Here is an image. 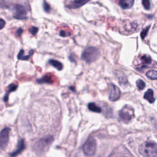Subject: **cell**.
I'll list each match as a JSON object with an SVG mask.
<instances>
[{"label": "cell", "instance_id": "cell-1", "mask_svg": "<svg viewBox=\"0 0 157 157\" xmlns=\"http://www.w3.org/2000/svg\"><path fill=\"white\" fill-rule=\"evenodd\" d=\"M54 140L52 136H47L38 140L34 145L33 149L38 155H42L46 153Z\"/></svg>", "mask_w": 157, "mask_h": 157}, {"label": "cell", "instance_id": "cell-2", "mask_svg": "<svg viewBox=\"0 0 157 157\" xmlns=\"http://www.w3.org/2000/svg\"><path fill=\"white\" fill-rule=\"evenodd\" d=\"M139 151L144 156H157V145L154 141H147L140 145Z\"/></svg>", "mask_w": 157, "mask_h": 157}, {"label": "cell", "instance_id": "cell-3", "mask_svg": "<svg viewBox=\"0 0 157 157\" xmlns=\"http://www.w3.org/2000/svg\"><path fill=\"white\" fill-rule=\"evenodd\" d=\"M99 56V50L94 47H89L85 48L82 54V59L87 63L95 61Z\"/></svg>", "mask_w": 157, "mask_h": 157}, {"label": "cell", "instance_id": "cell-4", "mask_svg": "<svg viewBox=\"0 0 157 157\" xmlns=\"http://www.w3.org/2000/svg\"><path fill=\"white\" fill-rule=\"evenodd\" d=\"M134 117V109L129 105H125L119 111L120 120L125 123H129Z\"/></svg>", "mask_w": 157, "mask_h": 157}, {"label": "cell", "instance_id": "cell-5", "mask_svg": "<svg viewBox=\"0 0 157 157\" xmlns=\"http://www.w3.org/2000/svg\"><path fill=\"white\" fill-rule=\"evenodd\" d=\"M82 150L86 156H93L96 150V141L93 137H90L82 146Z\"/></svg>", "mask_w": 157, "mask_h": 157}, {"label": "cell", "instance_id": "cell-6", "mask_svg": "<svg viewBox=\"0 0 157 157\" xmlns=\"http://www.w3.org/2000/svg\"><path fill=\"white\" fill-rule=\"evenodd\" d=\"M13 16L18 20H25L27 18V11L24 6L16 4L13 7Z\"/></svg>", "mask_w": 157, "mask_h": 157}, {"label": "cell", "instance_id": "cell-7", "mask_svg": "<svg viewBox=\"0 0 157 157\" xmlns=\"http://www.w3.org/2000/svg\"><path fill=\"white\" fill-rule=\"evenodd\" d=\"M10 130V128L6 127L0 132V148L2 150H4L8 145Z\"/></svg>", "mask_w": 157, "mask_h": 157}, {"label": "cell", "instance_id": "cell-8", "mask_svg": "<svg viewBox=\"0 0 157 157\" xmlns=\"http://www.w3.org/2000/svg\"><path fill=\"white\" fill-rule=\"evenodd\" d=\"M121 92L120 89L113 83H110V93L109 94V100L110 101H116L120 97Z\"/></svg>", "mask_w": 157, "mask_h": 157}, {"label": "cell", "instance_id": "cell-9", "mask_svg": "<svg viewBox=\"0 0 157 157\" xmlns=\"http://www.w3.org/2000/svg\"><path fill=\"white\" fill-rule=\"evenodd\" d=\"M90 0H67L66 6L69 9H77L85 4Z\"/></svg>", "mask_w": 157, "mask_h": 157}, {"label": "cell", "instance_id": "cell-10", "mask_svg": "<svg viewBox=\"0 0 157 157\" xmlns=\"http://www.w3.org/2000/svg\"><path fill=\"white\" fill-rule=\"evenodd\" d=\"M25 148V141L23 139H20V140L18 141V144H17V149L12 152L10 154V156H17L19 154H20Z\"/></svg>", "mask_w": 157, "mask_h": 157}, {"label": "cell", "instance_id": "cell-11", "mask_svg": "<svg viewBox=\"0 0 157 157\" xmlns=\"http://www.w3.org/2000/svg\"><path fill=\"white\" fill-rule=\"evenodd\" d=\"M118 5L123 9H129L132 7L134 0H117Z\"/></svg>", "mask_w": 157, "mask_h": 157}, {"label": "cell", "instance_id": "cell-12", "mask_svg": "<svg viewBox=\"0 0 157 157\" xmlns=\"http://www.w3.org/2000/svg\"><path fill=\"white\" fill-rule=\"evenodd\" d=\"M140 60L142 61V66L140 67H138L137 68V70H139L140 69H143L147 67V66L149 64H150L151 63V58L149 55H143L141 58Z\"/></svg>", "mask_w": 157, "mask_h": 157}, {"label": "cell", "instance_id": "cell-13", "mask_svg": "<svg viewBox=\"0 0 157 157\" xmlns=\"http://www.w3.org/2000/svg\"><path fill=\"white\" fill-rule=\"evenodd\" d=\"M17 88H18V85H17L15 83H11L10 85L8 86L7 91L5 96L3 98V100L4 102H7L8 101L9 94L11 92H13V91H15V90H17Z\"/></svg>", "mask_w": 157, "mask_h": 157}, {"label": "cell", "instance_id": "cell-14", "mask_svg": "<svg viewBox=\"0 0 157 157\" xmlns=\"http://www.w3.org/2000/svg\"><path fill=\"white\" fill-rule=\"evenodd\" d=\"M144 98L145 99L147 100L150 103L152 104L155 102V99L154 98V93L153 91L151 89H148L144 94Z\"/></svg>", "mask_w": 157, "mask_h": 157}, {"label": "cell", "instance_id": "cell-15", "mask_svg": "<svg viewBox=\"0 0 157 157\" xmlns=\"http://www.w3.org/2000/svg\"><path fill=\"white\" fill-rule=\"evenodd\" d=\"M33 52H34V50H31L29 51V54L28 55H24V50L21 49V50H20V52H19V53L18 54L17 58L20 60H28V59H29V57L32 55Z\"/></svg>", "mask_w": 157, "mask_h": 157}, {"label": "cell", "instance_id": "cell-16", "mask_svg": "<svg viewBox=\"0 0 157 157\" xmlns=\"http://www.w3.org/2000/svg\"><path fill=\"white\" fill-rule=\"evenodd\" d=\"M88 109L91 111V112H96V113H101V109L98 107L95 103L94 102H90L88 104Z\"/></svg>", "mask_w": 157, "mask_h": 157}, {"label": "cell", "instance_id": "cell-17", "mask_svg": "<svg viewBox=\"0 0 157 157\" xmlns=\"http://www.w3.org/2000/svg\"><path fill=\"white\" fill-rule=\"evenodd\" d=\"M49 63L53 66L54 67H55L57 70L58 71H61L62 70V69L63 68V66L62 64V63L57 60L55 59H50L49 60Z\"/></svg>", "mask_w": 157, "mask_h": 157}, {"label": "cell", "instance_id": "cell-18", "mask_svg": "<svg viewBox=\"0 0 157 157\" xmlns=\"http://www.w3.org/2000/svg\"><path fill=\"white\" fill-rule=\"evenodd\" d=\"M37 82L39 83H52V78L50 77L49 75H46L44 76L42 78L38 79Z\"/></svg>", "mask_w": 157, "mask_h": 157}, {"label": "cell", "instance_id": "cell-19", "mask_svg": "<svg viewBox=\"0 0 157 157\" xmlns=\"http://www.w3.org/2000/svg\"><path fill=\"white\" fill-rule=\"evenodd\" d=\"M146 76L151 80H156L157 78V72L155 70H150L146 73Z\"/></svg>", "mask_w": 157, "mask_h": 157}, {"label": "cell", "instance_id": "cell-20", "mask_svg": "<svg viewBox=\"0 0 157 157\" xmlns=\"http://www.w3.org/2000/svg\"><path fill=\"white\" fill-rule=\"evenodd\" d=\"M136 86H137L139 90H142L145 87V82L142 80L139 79L136 82Z\"/></svg>", "mask_w": 157, "mask_h": 157}, {"label": "cell", "instance_id": "cell-21", "mask_svg": "<svg viewBox=\"0 0 157 157\" xmlns=\"http://www.w3.org/2000/svg\"><path fill=\"white\" fill-rule=\"evenodd\" d=\"M142 4L146 10H149L151 7L150 0H142Z\"/></svg>", "mask_w": 157, "mask_h": 157}, {"label": "cell", "instance_id": "cell-22", "mask_svg": "<svg viewBox=\"0 0 157 157\" xmlns=\"http://www.w3.org/2000/svg\"><path fill=\"white\" fill-rule=\"evenodd\" d=\"M150 26H148L146 27L145 29H144L141 31V33H140V37H141L142 39H144L145 37H146V36L147 35L148 31V30H149V29H150Z\"/></svg>", "mask_w": 157, "mask_h": 157}, {"label": "cell", "instance_id": "cell-23", "mask_svg": "<svg viewBox=\"0 0 157 157\" xmlns=\"http://www.w3.org/2000/svg\"><path fill=\"white\" fill-rule=\"evenodd\" d=\"M43 7H44V10L45 12H49L51 10L50 6V5L46 2V1H44L43 2Z\"/></svg>", "mask_w": 157, "mask_h": 157}, {"label": "cell", "instance_id": "cell-24", "mask_svg": "<svg viewBox=\"0 0 157 157\" xmlns=\"http://www.w3.org/2000/svg\"><path fill=\"white\" fill-rule=\"evenodd\" d=\"M38 30H39L38 28L35 27V26H32V27H31V28L29 29V32H30L31 34H33V35H35V34L38 32Z\"/></svg>", "mask_w": 157, "mask_h": 157}, {"label": "cell", "instance_id": "cell-25", "mask_svg": "<svg viewBox=\"0 0 157 157\" xmlns=\"http://www.w3.org/2000/svg\"><path fill=\"white\" fill-rule=\"evenodd\" d=\"M70 34L69 33H66V32L64 30H61L59 32V36L62 37H66L67 36H69Z\"/></svg>", "mask_w": 157, "mask_h": 157}, {"label": "cell", "instance_id": "cell-26", "mask_svg": "<svg viewBox=\"0 0 157 157\" xmlns=\"http://www.w3.org/2000/svg\"><path fill=\"white\" fill-rule=\"evenodd\" d=\"M5 25H6V21L3 19L0 18V30L4 28Z\"/></svg>", "mask_w": 157, "mask_h": 157}, {"label": "cell", "instance_id": "cell-27", "mask_svg": "<svg viewBox=\"0 0 157 157\" xmlns=\"http://www.w3.org/2000/svg\"><path fill=\"white\" fill-rule=\"evenodd\" d=\"M22 32H23V29H22L21 28H19V29H18V30H17V34L18 36H20V35H21V34L22 33Z\"/></svg>", "mask_w": 157, "mask_h": 157}]
</instances>
